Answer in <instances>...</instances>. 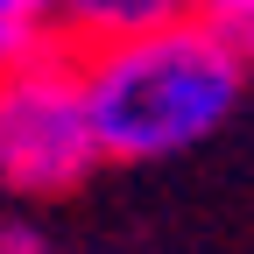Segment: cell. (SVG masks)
Returning <instances> with one entry per match:
<instances>
[{"mask_svg": "<svg viewBox=\"0 0 254 254\" xmlns=\"http://www.w3.org/2000/svg\"><path fill=\"white\" fill-rule=\"evenodd\" d=\"M43 43H50V28H28L21 14H7V7H0V78H7L28 50H43Z\"/></svg>", "mask_w": 254, "mask_h": 254, "instance_id": "cell-4", "label": "cell"}, {"mask_svg": "<svg viewBox=\"0 0 254 254\" xmlns=\"http://www.w3.org/2000/svg\"><path fill=\"white\" fill-rule=\"evenodd\" d=\"M240 85L247 57L205 14L85 50V92L106 163H163V155L198 148L240 106Z\"/></svg>", "mask_w": 254, "mask_h": 254, "instance_id": "cell-1", "label": "cell"}, {"mask_svg": "<svg viewBox=\"0 0 254 254\" xmlns=\"http://www.w3.org/2000/svg\"><path fill=\"white\" fill-rule=\"evenodd\" d=\"M106 163L85 92V50L50 36L0 78V184L21 198H64Z\"/></svg>", "mask_w": 254, "mask_h": 254, "instance_id": "cell-2", "label": "cell"}, {"mask_svg": "<svg viewBox=\"0 0 254 254\" xmlns=\"http://www.w3.org/2000/svg\"><path fill=\"white\" fill-rule=\"evenodd\" d=\"M198 14H205V21H219V28L233 36V28H247V21H254V0H198Z\"/></svg>", "mask_w": 254, "mask_h": 254, "instance_id": "cell-6", "label": "cell"}, {"mask_svg": "<svg viewBox=\"0 0 254 254\" xmlns=\"http://www.w3.org/2000/svg\"><path fill=\"white\" fill-rule=\"evenodd\" d=\"M190 14H198V0H57V36L78 50H99V43H127Z\"/></svg>", "mask_w": 254, "mask_h": 254, "instance_id": "cell-3", "label": "cell"}, {"mask_svg": "<svg viewBox=\"0 0 254 254\" xmlns=\"http://www.w3.org/2000/svg\"><path fill=\"white\" fill-rule=\"evenodd\" d=\"M0 254H50V233L28 219H0Z\"/></svg>", "mask_w": 254, "mask_h": 254, "instance_id": "cell-5", "label": "cell"}, {"mask_svg": "<svg viewBox=\"0 0 254 254\" xmlns=\"http://www.w3.org/2000/svg\"><path fill=\"white\" fill-rule=\"evenodd\" d=\"M0 7L21 14L28 28H50V36H57V0H0Z\"/></svg>", "mask_w": 254, "mask_h": 254, "instance_id": "cell-7", "label": "cell"}]
</instances>
